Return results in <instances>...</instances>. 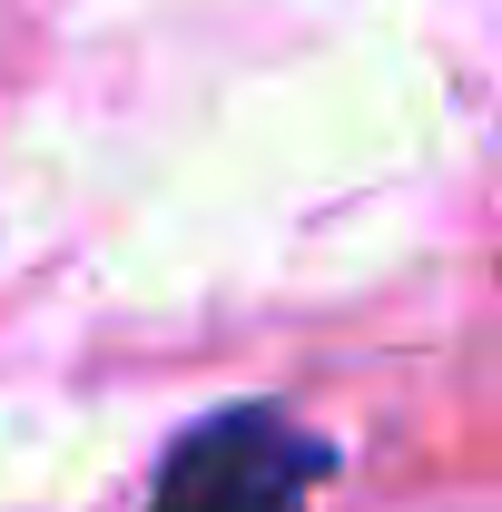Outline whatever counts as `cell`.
Instances as JSON below:
<instances>
[{
    "instance_id": "1",
    "label": "cell",
    "mask_w": 502,
    "mask_h": 512,
    "mask_svg": "<svg viewBox=\"0 0 502 512\" xmlns=\"http://www.w3.org/2000/svg\"><path fill=\"white\" fill-rule=\"evenodd\" d=\"M315 473H325V444H306L276 404H237L178 444L158 512H296Z\"/></svg>"
}]
</instances>
